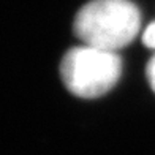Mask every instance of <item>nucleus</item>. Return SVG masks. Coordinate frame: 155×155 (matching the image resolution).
Masks as SVG:
<instances>
[{
	"instance_id": "1",
	"label": "nucleus",
	"mask_w": 155,
	"mask_h": 155,
	"mask_svg": "<svg viewBox=\"0 0 155 155\" xmlns=\"http://www.w3.org/2000/svg\"><path fill=\"white\" fill-rule=\"evenodd\" d=\"M139 29V10L128 0H92L74 19V33L84 45L112 52L130 45Z\"/></svg>"
},
{
	"instance_id": "2",
	"label": "nucleus",
	"mask_w": 155,
	"mask_h": 155,
	"mask_svg": "<svg viewBox=\"0 0 155 155\" xmlns=\"http://www.w3.org/2000/svg\"><path fill=\"white\" fill-rule=\"evenodd\" d=\"M120 73L122 62L116 52L87 45L70 49L60 63V76L67 89L87 100L109 92Z\"/></svg>"
},
{
	"instance_id": "3",
	"label": "nucleus",
	"mask_w": 155,
	"mask_h": 155,
	"mask_svg": "<svg viewBox=\"0 0 155 155\" xmlns=\"http://www.w3.org/2000/svg\"><path fill=\"white\" fill-rule=\"evenodd\" d=\"M143 41L147 48L155 49V22L147 25V29L144 30V35H143Z\"/></svg>"
},
{
	"instance_id": "4",
	"label": "nucleus",
	"mask_w": 155,
	"mask_h": 155,
	"mask_svg": "<svg viewBox=\"0 0 155 155\" xmlns=\"http://www.w3.org/2000/svg\"><path fill=\"white\" fill-rule=\"evenodd\" d=\"M146 74H147V81H149L152 90L155 92V55L150 59V62L147 63V68H146Z\"/></svg>"
}]
</instances>
